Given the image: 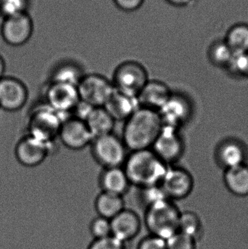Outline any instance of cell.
Returning a JSON list of instances; mask_svg holds the SVG:
<instances>
[{"mask_svg":"<svg viewBox=\"0 0 248 249\" xmlns=\"http://www.w3.org/2000/svg\"><path fill=\"white\" fill-rule=\"evenodd\" d=\"M246 77H248V71H247V75H246Z\"/></svg>","mask_w":248,"mask_h":249,"instance_id":"f35d334b","label":"cell"},{"mask_svg":"<svg viewBox=\"0 0 248 249\" xmlns=\"http://www.w3.org/2000/svg\"><path fill=\"white\" fill-rule=\"evenodd\" d=\"M140 107L138 97L115 90L104 108L115 121H126Z\"/></svg>","mask_w":248,"mask_h":249,"instance_id":"ffe728a7","label":"cell"},{"mask_svg":"<svg viewBox=\"0 0 248 249\" xmlns=\"http://www.w3.org/2000/svg\"><path fill=\"white\" fill-rule=\"evenodd\" d=\"M224 183L227 190L237 197L248 196V164L224 170Z\"/></svg>","mask_w":248,"mask_h":249,"instance_id":"44dd1931","label":"cell"},{"mask_svg":"<svg viewBox=\"0 0 248 249\" xmlns=\"http://www.w3.org/2000/svg\"><path fill=\"white\" fill-rule=\"evenodd\" d=\"M168 166L149 149L130 152L122 167L131 185L142 189L160 184Z\"/></svg>","mask_w":248,"mask_h":249,"instance_id":"7a4b0ae2","label":"cell"},{"mask_svg":"<svg viewBox=\"0 0 248 249\" xmlns=\"http://www.w3.org/2000/svg\"><path fill=\"white\" fill-rule=\"evenodd\" d=\"M179 232L192 237L197 241L201 239L203 235L204 229L199 215L192 211L181 212Z\"/></svg>","mask_w":248,"mask_h":249,"instance_id":"484cf974","label":"cell"},{"mask_svg":"<svg viewBox=\"0 0 248 249\" xmlns=\"http://www.w3.org/2000/svg\"><path fill=\"white\" fill-rule=\"evenodd\" d=\"M141 190L142 192L141 197H142L143 202L145 205L146 209L160 200L168 199L166 197L165 194L160 184L150 186V187H145Z\"/></svg>","mask_w":248,"mask_h":249,"instance_id":"1f68e13d","label":"cell"},{"mask_svg":"<svg viewBox=\"0 0 248 249\" xmlns=\"http://www.w3.org/2000/svg\"><path fill=\"white\" fill-rule=\"evenodd\" d=\"M125 209L122 196L101 191L95 200V209L98 215L105 219H111Z\"/></svg>","mask_w":248,"mask_h":249,"instance_id":"603a6c76","label":"cell"},{"mask_svg":"<svg viewBox=\"0 0 248 249\" xmlns=\"http://www.w3.org/2000/svg\"><path fill=\"white\" fill-rule=\"evenodd\" d=\"M181 211L173 200H160L146 209L144 224L151 235L167 238L179 232Z\"/></svg>","mask_w":248,"mask_h":249,"instance_id":"3957f363","label":"cell"},{"mask_svg":"<svg viewBox=\"0 0 248 249\" xmlns=\"http://www.w3.org/2000/svg\"><path fill=\"white\" fill-rule=\"evenodd\" d=\"M33 31V20L27 13L4 18L1 34L6 43L21 46L30 39Z\"/></svg>","mask_w":248,"mask_h":249,"instance_id":"2e32d148","label":"cell"},{"mask_svg":"<svg viewBox=\"0 0 248 249\" xmlns=\"http://www.w3.org/2000/svg\"><path fill=\"white\" fill-rule=\"evenodd\" d=\"M87 249H126V244L112 235L102 239L93 240Z\"/></svg>","mask_w":248,"mask_h":249,"instance_id":"d6a6232c","label":"cell"},{"mask_svg":"<svg viewBox=\"0 0 248 249\" xmlns=\"http://www.w3.org/2000/svg\"><path fill=\"white\" fill-rule=\"evenodd\" d=\"M44 99L45 105L63 115L71 114L80 100L77 86L55 82L48 83Z\"/></svg>","mask_w":248,"mask_h":249,"instance_id":"8fae6325","label":"cell"},{"mask_svg":"<svg viewBox=\"0 0 248 249\" xmlns=\"http://www.w3.org/2000/svg\"><path fill=\"white\" fill-rule=\"evenodd\" d=\"M215 162L224 170L247 164L248 147L241 139L230 137L223 139L214 152Z\"/></svg>","mask_w":248,"mask_h":249,"instance_id":"9a60e30c","label":"cell"},{"mask_svg":"<svg viewBox=\"0 0 248 249\" xmlns=\"http://www.w3.org/2000/svg\"><path fill=\"white\" fill-rule=\"evenodd\" d=\"M149 80L148 71L143 64L138 61H127L115 69L112 82L116 91L138 97Z\"/></svg>","mask_w":248,"mask_h":249,"instance_id":"5b68a950","label":"cell"},{"mask_svg":"<svg viewBox=\"0 0 248 249\" xmlns=\"http://www.w3.org/2000/svg\"><path fill=\"white\" fill-rule=\"evenodd\" d=\"M84 74L77 64L72 62L62 63L52 70L49 82L67 83L77 86Z\"/></svg>","mask_w":248,"mask_h":249,"instance_id":"cb8c5ba5","label":"cell"},{"mask_svg":"<svg viewBox=\"0 0 248 249\" xmlns=\"http://www.w3.org/2000/svg\"><path fill=\"white\" fill-rule=\"evenodd\" d=\"M85 123L95 139L113 133L116 121L104 107H95Z\"/></svg>","mask_w":248,"mask_h":249,"instance_id":"7402d4cb","label":"cell"},{"mask_svg":"<svg viewBox=\"0 0 248 249\" xmlns=\"http://www.w3.org/2000/svg\"><path fill=\"white\" fill-rule=\"evenodd\" d=\"M137 249H167L166 240L150 234L140 241Z\"/></svg>","mask_w":248,"mask_h":249,"instance_id":"836d02e7","label":"cell"},{"mask_svg":"<svg viewBox=\"0 0 248 249\" xmlns=\"http://www.w3.org/2000/svg\"><path fill=\"white\" fill-rule=\"evenodd\" d=\"M28 0H0V14L4 18L27 13Z\"/></svg>","mask_w":248,"mask_h":249,"instance_id":"83f0119b","label":"cell"},{"mask_svg":"<svg viewBox=\"0 0 248 249\" xmlns=\"http://www.w3.org/2000/svg\"><path fill=\"white\" fill-rule=\"evenodd\" d=\"M6 64L4 58L0 55V80L5 76Z\"/></svg>","mask_w":248,"mask_h":249,"instance_id":"74e56055","label":"cell"},{"mask_svg":"<svg viewBox=\"0 0 248 249\" xmlns=\"http://www.w3.org/2000/svg\"><path fill=\"white\" fill-rule=\"evenodd\" d=\"M94 108L91 105L86 103V102L80 100V102L77 103L75 107L73 109L72 112H71V116L78 118V119L82 120V121L85 122L86 120L88 118L89 115L91 113Z\"/></svg>","mask_w":248,"mask_h":249,"instance_id":"e575fe53","label":"cell"},{"mask_svg":"<svg viewBox=\"0 0 248 249\" xmlns=\"http://www.w3.org/2000/svg\"><path fill=\"white\" fill-rule=\"evenodd\" d=\"M68 117L44 104L31 114L27 134L52 144L54 140L58 138L61 124Z\"/></svg>","mask_w":248,"mask_h":249,"instance_id":"8992f818","label":"cell"},{"mask_svg":"<svg viewBox=\"0 0 248 249\" xmlns=\"http://www.w3.org/2000/svg\"><path fill=\"white\" fill-rule=\"evenodd\" d=\"M29 99V90L25 83L12 76L0 80V109L17 112L24 107Z\"/></svg>","mask_w":248,"mask_h":249,"instance_id":"4fadbf2b","label":"cell"},{"mask_svg":"<svg viewBox=\"0 0 248 249\" xmlns=\"http://www.w3.org/2000/svg\"><path fill=\"white\" fill-rule=\"evenodd\" d=\"M196 240L192 237L177 232L166 240L167 249H196Z\"/></svg>","mask_w":248,"mask_h":249,"instance_id":"f546056e","label":"cell"},{"mask_svg":"<svg viewBox=\"0 0 248 249\" xmlns=\"http://www.w3.org/2000/svg\"><path fill=\"white\" fill-rule=\"evenodd\" d=\"M118 8L125 12L138 10L144 4V0H114Z\"/></svg>","mask_w":248,"mask_h":249,"instance_id":"d590c367","label":"cell"},{"mask_svg":"<svg viewBox=\"0 0 248 249\" xmlns=\"http://www.w3.org/2000/svg\"><path fill=\"white\" fill-rule=\"evenodd\" d=\"M58 139L68 149L81 150L91 145L94 138L84 121L70 115L61 124Z\"/></svg>","mask_w":248,"mask_h":249,"instance_id":"5bb4252c","label":"cell"},{"mask_svg":"<svg viewBox=\"0 0 248 249\" xmlns=\"http://www.w3.org/2000/svg\"><path fill=\"white\" fill-rule=\"evenodd\" d=\"M141 225V218L135 212L125 209L111 219L112 235L126 244L139 234Z\"/></svg>","mask_w":248,"mask_h":249,"instance_id":"e0dca14e","label":"cell"},{"mask_svg":"<svg viewBox=\"0 0 248 249\" xmlns=\"http://www.w3.org/2000/svg\"><path fill=\"white\" fill-rule=\"evenodd\" d=\"M90 232L94 240L112 236L111 220L100 216L95 218L90 223Z\"/></svg>","mask_w":248,"mask_h":249,"instance_id":"f1b7e54d","label":"cell"},{"mask_svg":"<svg viewBox=\"0 0 248 249\" xmlns=\"http://www.w3.org/2000/svg\"><path fill=\"white\" fill-rule=\"evenodd\" d=\"M193 108L189 96L182 92L173 91L158 112L163 125L180 129L190 121L193 115Z\"/></svg>","mask_w":248,"mask_h":249,"instance_id":"9c48e42d","label":"cell"},{"mask_svg":"<svg viewBox=\"0 0 248 249\" xmlns=\"http://www.w3.org/2000/svg\"><path fill=\"white\" fill-rule=\"evenodd\" d=\"M52 143L26 134L16 143L15 156L17 162L26 168H34L45 162L52 149Z\"/></svg>","mask_w":248,"mask_h":249,"instance_id":"7c38bea8","label":"cell"},{"mask_svg":"<svg viewBox=\"0 0 248 249\" xmlns=\"http://www.w3.org/2000/svg\"><path fill=\"white\" fill-rule=\"evenodd\" d=\"M80 100L93 107H104L115 92L112 81L101 74H84L77 85Z\"/></svg>","mask_w":248,"mask_h":249,"instance_id":"52a82bcc","label":"cell"},{"mask_svg":"<svg viewBox=\"0 0 248 249\" xmlns=\"http://www.w3.org/2000/svg\"><path fill=\"white\" fill-rule=\"evenodd\" d=\"M124 123L122 139L130 152L151 149L163 127L158 112L141 107Z\"/></svg>","mask_w":248,"mask_h":249,"instance_id":"6da1fadb","label":"cell"},{"mask_svg":"<svg viewBox=\"0 0 248 249\" xmlns=\"http://www.w3.org/2000/svg\"><path fill=\"white\" fill-rule=\"evenodd\" d=\"M234 55L225 40H217L213 42L208 48V57L210 62L219 68H227Z\"/></svg>","mask_w":248,"mask_h":249,"instance_id":"4316f807","label":"cell"},{"mask_svg":"<svg viewBox=\"0 0 248 249\" xmlns=\"http://www.w3.org/2000/svg\"><path fill=\"white\" fill-rule=\"evenodd\" d=\"M160 185L166 197L174 201L186 198L192 193L195 179L186 168L169 165Z\"/></svg>","mask_w":248,"mask_h":249,"instance_id":"30bf717a","label":"cell"},{"mask_svg":"<svg viewBox=\"0 0 248 249\" xmlns=\"http://www.w3.org/2000/svg\"><path fill=\"white\" fill-rule=\"evenodd\" d=\"M226 70L232 75L246 77L248 71V53H234Z\"/></svg>","mask_w":248,"mask_h":249,"instance_id":"4dcf8cb0","label":"cell"},{"mask_svg":"<svg viewBox=\"0 0 248 249\" xmlns=\"http://www.w3.org/2000/svg\"><path fill=\"white\" fill-rule=\"evenodd\" d=\"M151 149L167 165L177 163L185 152L184 139L180 129L163 125Z\"/></svg>","mask_w":248,"mask_h":249,"instance_id":"ba28073f","label":"cell"},{"mask_svg":"<svg viewBox=\"0 0 248 249\" xmlns=\"http://www.w3.org/2000/svg\"><path fill=\"white\" fill-rule=\"evenodd\" d=\"M99 182L101 191L122 197L132 186L123 167L103 168L99 177Z\"/></svg>","mask_w":248,"mask_h":249,"instance_id":"d6986e66","label":"cell"},{"mask_svg":"<svg viewBox=\"0 0 248 249\" xmlns=\"http://www.w3.org/2000/svg\"><path fill=\"white\" fill-rule=\"evenodd\" d=\"M172 93L173 90L164 82L149 79L138 94L140 107L158 112Z\"/></svg>","mask_w":248,"mask_h":249,"instance_id":"ac0fdd59","label":"cell"},{"mask_svg":"<svg viewBox=\"0 0 248 249\" xmlns=\"http://www.w3.org/2000/svg\"><path fill=\"white\" fill-rule=\"evenodd\" d=\"M224 40L234 53H248V23H237L231 26Z\"/></svg>","mask_w":248,"mask_h":249,"instance_id":"d4e9b609","label":"cell"},{"mask_svg":"<svg viewBox=\"0 0 248 249\" xmlns=\"http://www.w3.org/2000/svg\"><path fill=\"white\" fill-rule=\"evenodd\" d=\"M167 3L176 7H184L189 5L193 0H165Z\"/></svg>","mask_w":248,"mask_h":249,"instance_id":"8d00e7d4","label":"cell"},{"mask_svg":"<svg viewBox=\"0 0 248 249\" xmlns=\"http://www.w3.org/2000/svg\"><path fill=\"white\" fill-rule=\"evenodd\" d=\"M95 160L103 168L122 167L128 155V149L122 138L115 133L95 138L91 143Z\"/></svg>","mask_w":248,"mask_h":249,"instance_id":"277c9868","label":"cell"}]
</instances>
